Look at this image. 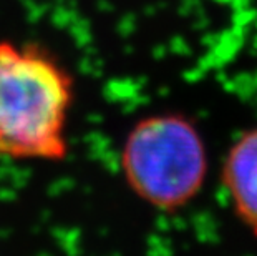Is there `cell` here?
<instances>
[{
    "label": "cell",
    "instance_id": "7a4b0ae2",
    "mask_svg": "<svg viewBox=\"0 0 257 256\" xmlns=\"http://www.w3.org/2000/svg\"><path fill=\"white\" fill-rule=\"evenodd\" d=\"M207 150L202 135L181 113L141 118L121 148V172L130 190L160 211H178L204 187Z\"/></svg>",
    "mask_w": 257,
    "mask_h": 256
},
{
    "label": "cell",
    "instance_id": "6da1fadb",
    "mask_svg": "<svg viewBox=\"0 0 257 256\" xmlns=\"http://www.w3.org/2000/svg\"><path fill=\"white\" fill-rule=\"evenodd\" d=\"M73 78L45 48L0 40V156L62 161L68 155Z\"/></svg>",
    "mask_w": 257,
    "mask_h": 256
},
{
    "label": "cell",
    "instance_id": "3957f363",
    "mask_svg": "<svg viewBox=\"0 0 257 256\" xmlns=\"http://www.w3.org/2000/svg\"><path fill=\"white\" fill-rule=\"evenodd\" d=\"M221 182L234 215L257 238V127L244 132L229 148Z\"/></svg>",
    "mask_w": 257,
    "mask_h": 256
}]
</instances>
